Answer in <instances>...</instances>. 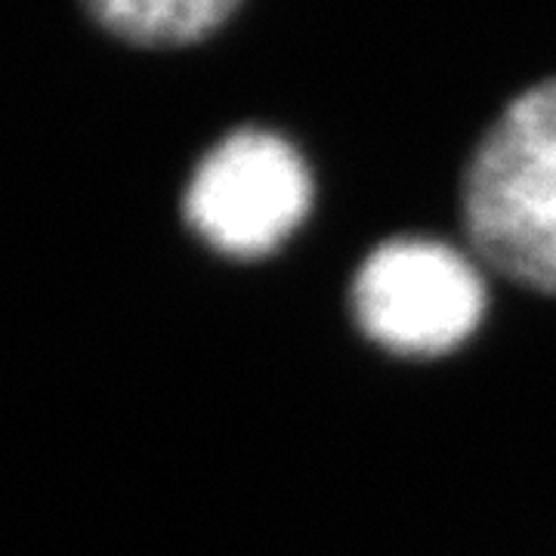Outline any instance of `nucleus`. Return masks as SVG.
<instances>
[{
  "instance_id": "obj_1",
  "label": "nucleus",
  "mask_w": 556,
  "mask_h": 556,
  "mask_svg": "<svg viewBox=\"0 0 556 556\" xmlns=\"http://www.w3.org/2000/svg\"><path fill=\"white\" fill-rule=\"evenodd\" d=\"M460 217L492 269L556 294V78L507 102L482 134L460 186Z\"/></svg>"
},
{
  "instance_id": "obj_2",
  "label": "nucleus",
  "mask_w": 556,
  "mask_h": 556,
  "mask_svg": "<svg viewBox=\"0 0 556 556\" xmlns=\"http://www.w3.org/2000/svg\"><path fill=\"white\" fill-rule=\"evenodd\" d=\"M353 316L368 338L399 356L452 353L485 313L479 269L437 239H390L353 278Z\"/></svg>"
},
{
  "instance_id": "obj_3",
  "label": "nucleus",
  "mask_w": 556,
  "mask_h": 556,
  "mask_svg": "<svg viewBox=\"0 0 556 556\" xmlns=\"http://www.w3.org/2000/svg\"><path fill=\"white\" fill-rule=\"evenodd\" d=\"M313 177L300 152L278 134L241 127L199 161L182 214L219 254H273L309 214Z\"/></svg>"
},
{
  "instance_id": "obj_4",
  "label": "nucleus",
  "mask_w": 556,
  "mask_h": 556,
  "mask_svg": "<svg viewBox=\"0 0 556 556\" xmlns=\"http://www.w3.org/2000/svg\"><path fill=\"white\" fill-rule=\"evenodd\" d=\"M241 0H84L105 31L142 47H179L207 38Z\"/></svg>"
}]
</instances>
